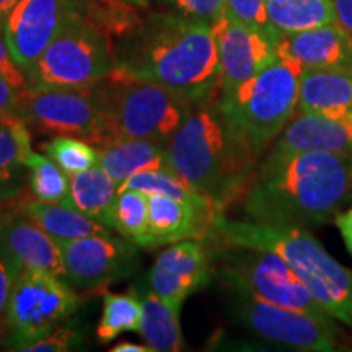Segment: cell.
Wrapping results in <instances>:
<instances>
[{
    "mask_svg": "<svg viewBox=\"0 0 352 352\" xmlns=\"http://www.w3.org/2000/svg\"><path fill=\"white\" fill-rule=\"evenodd\" d=\"M352 199V155L270 152L241 202L248 220L308 228L334 219Z\"/></svg>",
    "mask_w": 352,
    "mask_h": 352,
    "instance_id": "cell-1",
    "label": "cell"
},
{
    "mask_svg": "<svg viewBox=\"0 0 352 352\" xmlns=\"http://www.w3.org/2000/svg\"><path fill=\"white\" fill-rule=\"evenodd\" d=\"M113 74L164 85L189 103L217 98L220 60L212 25L182 13H152L120 43Z\"/></svg>",
    "mask_w": 352,
    "mask_h": 352,
    "instance_id": "cell-2",
    "label": "cell"
},
{
    "mask_svg": "<svg viewBox=\"0 0 352 352\" xmlns=\"http://www.w3.org/2000/svg\"><path fill=\"white\" fill-rule=\"evenodd\" d=\"M166 165L223 209L243 197L258 158L228 126L217 96L192 103L186 120L166 144Z\"/></svg>",
    "mask_w": 352,
    "mask_h": 352,
    "instance_id": "cell-3",
    "label": "cell"
},
{
    "mask_svg": "<svg viewBox=\"0 0 352 352\" xmlns=\"http://www.w3.org/2000/svg\"><path fill=\"white\" fill-rule=\"evenodd\" d=\"M210 240L223 246L279 254L307 284L318 305L352 329V271L338 263L305 228L248 219L228 220L222 215Z\"/></svg>",
    "mask_w": 352,
    "mask_h": 352,
    "instance_id": "cell-4",
    "label": "cell"
},
{
    "mask_svg": "<svg viewBox=\"0 0 352 352\" xmlns=\"http://www.w3.org/2000/svg\"><path fill=\"white\" fill-rule=\"evenodd\" d=\"M300 76L302 65L279 52L256 76L219 95L228 126L258 160L297 113Z\"/></svg>",
    "mask_w": 352,
    "mask_h": 352,
    "instance_id": "cell-5",
    "label": "cell"
},
{
    "mask_svg": "<svg viewBox=\"0 0 352 352\" xmlns=\"http://www.w3.org/2000/svg\"><path fill=\"white\" fill-rule=\"evenodd\" d=\"M94 90L104 120L96 148L126 139L168 144L192 107L186 98L164 85L113 72L95 83Z\"/></svg>",
    "mask_w": 352,
    "mask_h": 352,
    "instance_id": "cell-6",
    "label": "cell"
},
{
    "mask_svg": "<svg viewBox=\"0 0 352 352\" xmlns=\"http://www.w3.org/2000/svg\"><path fill=\"white\" fill-rule=\"evenodd\" d=\"M113 70L114 52L107 34L78 6L36 63L25 70L26 88L94 87Z\"/></svg>",
    "mask_w": 352,
    "mask_h": 352,
    "instance_id": "cell-7",
    "label": "cell"
},
{
    "mask_svg": "<svg viewBox=\"0 0 352 352\" xmlns=\"http://www.w3.org/2000/svg\"><path fill=\"white\" fill-rule=\"evenodd\" d=\"M217 276L233 292L316 316H329L311 296L307 284L279 254L261 250L226 246Z\"/></svg>",
    "mask_w": 352,
    "mask_h": 352,
    "instance_id": "cell-8",
    "label": "cell"
},
{
    "mask_svg": "<svg viewBox=\"0 0 352 352\" xmlns=\"http://www.w3.org/2000/svg\"><path fill=\"white\" fill-rule=\"evenodd\" d=\"M78 305L80 297L63 277L20 270L8 298L7 344L21 351L56 329Z\"/></svg>",
    "mask_w": 352,
    "mask_h": 352,
    "instance_id": "cell-9",
    "label": "cell"
},
{
    "mask_svg": "<svg viewBox=\"0 0 352 352\" xmlns=\"http://www.w3.org/2000/svg\"><path fill=\"white\" fill-rule=\"evenodd\" d=\"M233 316L250 331L276 346L302 352L341 351V329L331 316H316L233 292Z\"/></svg>",
    "mask_w": 352,
    "mask_h": 352,
    "instance_id": "cell-10",
    "label": "cell"
},
{
    "mask_svg": "<svg viewBox=\"0 0 352 352\" xmlns=\"http://www.w3.org/2000/svg\"><path fill=\"white\" fill-rule=\"evenodd\" d=\"M16 113L30 129L52 135H74L100 144L103 111L94 87L87 88H25Z\"/></svg>",
    "mask_w": 352,
    "mask_h": 352,
    "instance_id": "cell-11",
    "label": "cell"
},
{
    "mask_svg": "<svg viewBox=\"0 0 352 352\" xmlns=\"http://www.w3.org/2000/svg\"><path fill=\"white\" fill-rule=\"evenodd\" d=\"M138 248L111 232L65 241L60 245L65 280L77 289L90 290L124 279L138 266Z\"/></svg>",
    "mask_w": 352,
    "mask_h": 352,
    "instance_id": "cell-12",
    "label": "cell"
},
{
    "mask_svg": "<svg viewBox=\"0 0 352 352\" xmlns=\"http://www.w3.org/2000/svg\"><path fill=\"white\" fill-rule=\"evenodd\" d=\"M220 60L219 95L235 90L279 57L280 34L222 16L212 25Z\"/></svg>",
    "mask_w": 352,
    "mask_h": 352,
    "instance_id": "cell-13",
    "label": "cell"
},
{
    "mask_svg": "<svg viewBox=\"0 0 352 352\" xmlns=\"http://www.w3.org/2000/svg\"><path fill=\"white\" fill-rule=\"evenodd\" d=\"M78 7L77 0H19L2 25L13 60L25 70L38 60Z\"/></svg>",
    "mask_w": 352,
    "mask_h": 352,
    "instance_id": "cell-14",
    "label": "cell"
},
{
    "mask_svg": "<svg viewBox=\"0 0 352 352\" xmlns=\"http://www.w3.org/2000/svg\"><path fill=\"white\" fill-rule=\"evenodd\" d=\"M210 277L212 263L204 240H182L157 258L148 283L153 292L179 314L184 300L206 287Z\"/></svg>",
    "mask_w": 352,
    "mask_h": 352,
    "instance_id": "cell-15",
    "label": "cell"
},
{
    "mask_svg": "<svg viewBox=\"0 0 352 352\" xmlns=\"http://www.w3.org/2000/svg\"><path fill=\"white\" fill-rule=\"evenodd\" d=\"M147 201L152 248L182 240L210 239L223 215V209L212 199L188 202L165 195H147Z\"/></svg>",
    "mask_w": 352,
    "mask_h": 352,
    "instance_id": "cell-16",
    "label": "cell"
},
{
    "mask_svg": "<svg viewBox=\"0 0 352 352\" xmlns=\"http://www.w3.org/2000/svg\"><path fill=\"white\" fill-rule=\"evenodd\" d=\"M0 248L20 270L47 272L65 279L60 245L19 208L0 227Z\"/></svg>",
    "mask_w": 352,
    "mask_h": 352,
    "instance_id": "cell-17",
    "label": "cell"
},
{
    "mask_svg": "<svg viewBox=\"0 0 352 352\" xmlns=\"http://www.w3.org/2000/svg\"><path fill=\"white\" fill-rule=\"evenodd\" d=\"M272 152H333L352 155V116L296 113Z\"/></svg>",
    "mask_w": 352,
    "mask_h": 352,
    "instance_id": "cell-18",
    "label": "cell"
},
{
    "mask_svg": "<svg viewBox=\"0 0 352 352\" xmlns=\"http://www.w3.org/2000/svg\"><path fill=\"white\" fill-rule=\"evenodd\" d=\"M279 52L302 69H352V36L336 21L284 34Z\"/></svg>",
    "mask_w": 352,
    "mask_h": 352,
    "instance_id": "cell-19",
    "label": "cell"
},
{
    "mask_svg": "<svg viewBox=\"0 0 352 352\" xmlns=\"http://www.w3.org/2000/svg\"><path fill=\"white\" fill-rule=\"evenodd\" d=\"M297 113L352 116V69H302Z\"/></svg>",
    "mask_w": 352,
    "mask_h": 352,
    "instance_id": "cell-20",
    "label": "cell"
},
{
    "mask_svg": "<svg viewBox=\"0 0 352 352\" xmlns=\"http://www.w3.org/2000/svg\"><path fill=\"white\" fill-rule=\"evenodd\" d=\"M32 131L16 111L0 116V191L8 197L21 196L23 173L33 157Z\"/></svg>",
    "mask_w": 352,
    "mask_h": 352,
    "instance_id": "cell-21",
    "label": "cell"
},
{
    "mask_svg": "<svg viewBox=\"0 0 352 352\" xmlns=\"http://www.w3.org/2000/svg\"><path fill=\"white\" fill-rule=\"evenodd\" d=\"M98 166L118 186L132 175L147 170L168 168L166 144L145 139H126L98 147Z\"/></svg>",
    "mask_w": 352,
    "mask_h": 352,
    "instance_id": "cell-22",
    "label": "cell"
},
{
    "mask_svg": "<svg viewBox=\"0 0 352 352\" xmlns=\"http://www.w3.org/2000/svg\"><path fill=\"white\" fill-rule=\"evenodd\" d=\"M118 183L98 165L69 176V196L64 206L113 228V208Z\"/></svg>",
    "mask_w": 352,
    "mask_h": 352,
    "instance_id": "cell-23",
    "label": "cell"
},
{
    "mask_svg": "<svg viewBox=\"0 0 352 352\" xmlns=\"http://www.w3.org/2000/svg\"><path fill=\"white\" fill-rule=\"evenodd\" d=\"M20 209L59 245L70 240L83 239V236L111 232V228L104 223L64 204L23 197V201L20 202Z\"/></svg>",
    "mask_w": 352,
    "mask_h": 352,
    "instance_id": "cell-24",
    "label": "cell"
},
{
    "mask_svg": "<svg viewBox=\"0 0 352 352\" xmlns=\"http://www.w3.org/2000/svg\"><path fill=\"white\" fill-rule=\"evenodd\" d=\"M267 20L280 36L336 21L334 0H264Z\"/></svg>",
    "mask_w": 352,
    "mask_h": 352,
    "instance_id": "cell-25",
    "label": "cell"
},
{
    "mask_svg": "<svg viewBox=\"0 0 352 352\" xmlns=\"http://www.w3.org/2000/svg\"><path fill=\"white\" fill-rule=\"evenodd\" d=\"M144 316L140 336L153 352H176L183 349V333L179 314L162 300L151 289L142 297Z\"/></svg>",
    "mask_w": 352,
    "mask_h": 352,
    "instance_id": "cell-26",
    "label": "cell"
},
{
    "mask_svg": "<svg viewBox=\"0 0 352 352\" xmlns=\"http://www.w3.org/2000/svg\"><path fill=\"white\" fill-rule=\"evenodd\" d=\"M142 316V297L138 294L107 292L103 296V314L96 327V338L103 344H108L126 331L140 333Z\"/></svg>",
    "mask_w": 352,
    "mask_h": 352,
    "instance_id": "cell-27",
    "label": "cell"
},
{
    "mask_svg": "<svg viewBox=\"0 0 352 352\" xmlns=\"http://www.w3.org/2000/svg\"><path fill=\"white\" fill-rule=\"evenodd\" d=\"M113 230L139 248H152L148 233V201L145 192L124 189L118 192L113 208Z\"/></svg>",
    "mask_w": 352,
    "mask_h": 352,
    "instance_id": "cell-28",
    "label": "cell"
},
{
    "mask_svg": "<svg viewBox=\"0 0 352 352\" xmlns=\"http://www.w3.org/2000/svg\"><path fill=\"white\" fill-rule=\"evenodd\" d=\"M124 189H135V191L145 192V195H165L188 202H202L210 199L209 196L202 195L195 188L189 186L188 183H184L170 168L147 170L132 175L131 178H127L118 186V192L124 191Z\"/></svg>",
    "mask_w": 352,
    "mask_h": 352,
    "instance_id": "cell-29",
    "label": "cell"
},
{
    "mask_svg": "<svg viewBox=\"0 0 352 352\" xmlns=\"http://www.w3.org/2000/svg\"><path fill=\"white\" fill-rule=\"evenodd\" d=\"M28 182L34 199L65 204L69 196V175L50 157L33 153L28 162Z\"/></svg>",
    "mask_w": 352,
    "mask_h": 352,
    "instance_id": "cell-30",
    "label": "cell"
},
{
    "mask_svg": "<svg viewBox=\"0 0 352 352\" xmlns=\"http://www.w3.org/2000/svg\"><path fill=\"white\" fill-rule=\"evenodd\" d=\"M41 148L69 176L98 165V148L85 139L74 135H54Z\"/></svg>",
    "mask_w": 352,
    "mask_h": 352,
    "instance_id": "cell-31",
    "label": "cell"
},
{
    "mask_svg": "<svg viewBox=\"0 0 352 352\" xmlns=\"http://www.w3.org/2000/svg\"><path fill=\"white\" fill-rule=\"evenodd\" d=\"M223 16L236 21V23L254 26V28L274 30L267 20L264 0H226Z\"/></svg>",
    "mask_w": 352,
    "mask_h": 352,
    "instance_id": "cell-32",
    "label": "cell"
},
{
    "mask_svg": "<svg viewBox=\"0 0 352 352\" xmlns=\"http://www.w3.org/2000/svg\"><path fill=\"white\" fill-rule=\"evenodd\" d=\"M83 342V334L76 327H63L59 324L50 334L43 336L41 340L25 346L23 352H65L72 351Z\"/></svg>",
    "mask_w": 352,
    "mask_h": 352,
    "instance_id": "cell-33",
    "label": "cell"
},
{
    "mask_svg": "<svg viewBox=\"0 0 352 352\" xmlns=\"http://www.w3.org/2000/svg\"><path fill=\"white\" fill-rule=\"evenodd\" d=\"M175 10L191 19L215 25L226 12V0H166Z\"/></svg>",
    "mask_w": 352,
    "mask_h": 352,
    "instance_id": "cell-34",
    "label": "cell"
},
{
    "mask_svg": "<svg viewBox=\"0 0 352 352\" xmlns=\"http://www.w3.org/2000/svg\"><path fill=\"white\" fill-rule=\"evenodd\" d=\"M20 267L7 256V253L0 248V340L7 338V314L8 298H10L12 285Z\"/></svg>",
    "mask_w": 352,
    "mask_h": 352,
    "instance_id": "cell-35",
    "label": "cell"
},
{
    "mask_svg": "<svg viewBox=\"0 0 352 352\" xmlns=\"http://www.w3.org/2000/svg\"><path fill=\"white\" fill-rule=\"evenodd\" d=\"M0 76H3L8 82H12L19 90L26 88V76L20 65L13 60L12 52L8 50L6 38L0 30Z\"/></svg>",
    "mask_w": 352,
    "mask_h": 352,
    "instance_id": "cell-36",
    "label": "cell"
},
{
    "mask_svg": "<svg viewBox=\"0 0 352 352\" xmlns=\"http://www.w3.org/2000/svg\"><path fill=\"white\" fill-rule=\"evenodd\" d=\"M21 94H23V90H19L12 82L0 76V116L6 113L16 111Z\"/></svg>",
    "mask_w": 352,
    "mask_h": 352,
    "instance_id": "cell-37",
    "label": "cell"
},
{
    "mask_svg": "<svg viewBox=\"0 0 352 352\" xmlns=\"http://www.w3.org/2000/svg\"><path fill=\"white\" fill-rule=\"evenodd\" d=\"M334 223H336L338 230H340L342 240L347 252L352 254V206L346 210H340L334 215Z\"/></svg>",
    "mask_w": 352,
    "mask_h": 352,
    "instance_id": "cell-38",
    "label": "cell"
},
{
    "mask_svg": "<svg viewBox=\"0 0 352 352\" xmlns=\"http://www.w3.org/2000/svg\"><path fill=\"white\" fill-rule=\"evenodd\" d=\"M336 23L352 36V0H334Z\"/></svg>",
    "mask_w": 352,
    "mask_h": 352,
    "instance_id": "cell-39",
    "label": "cell"
},
{
    "mask_svg": "<svg viewBox=\"0 0 352 352\" xmlns=\"http://www.w3.org/2000/svg\"><path fill=\"white\" fill-rule=\"evenodd\" d=\"M111 352H153L148 344H138V342H120L111 347Z\"/></svg>",
    "mask_w": 352,
    "mask_h": 352,
    "instance_id": "cell-40",
    "label": "cell"
},
{
    "mask_svg": "<svg viewBox=\"0 0 352 352\" xmlns=\"http://www.w3.org/2000/svg\"><path fill=\"white\" fill-rule=\"evenodd\" d=\"M16 2L19 0H0V30H2L3 20H6V16L10 13L12 8L15 7Z\"/></svg>",
    "mask_w": 352,
    "mask_h": 352,
    "instance_id": "cell-41",
    "label": "cell"
},
{
    "mask_svg": "<svg viewBox=\"0 0 352 352\" xmlns=\"http://www.w3.org/2000/svg\"><path fill=\"white\" fill-rule=\"evenodd\" d=\"M12 202H6V204H0V227H2V223L6 222V220L10 217L13 210L8 209V206H10Z\"/></svg>",
    "mask_w": 352,
    "mask_h": 352,
    "instance_id": "cell-42",
    "label": "cell"
},
{
    "mask_svg": "<svg viewBox=\"0 0 352 352\" xmlns=\"http://www.w3.org/2000/svg\"><path fill=\"white\" fill-rule=\"evenodd\" d=\"M124 3H131V6H147L151 0H121Z\"/></svg>",
    "mask_w": 352,
    "mask_h": 352,
    "instance_id": "cell-43",
    "label": "cell"
},
{
    "mask_svg": "<svg viewBox=\"0 0 352 352\" xmlns=\"http://www.w3.org/2000/svg\"><path fill=\"white\" fill-rule=\"evenodd\" d=\"M13 201H15L13 197H8L6 192L0 191V204H6V202H13Z\"/></svg>",
    "mask_w": 352,
    "mask_h": 352,
    "instance_id": "cell-44",
    "label": "cell"
}]
</instances>
